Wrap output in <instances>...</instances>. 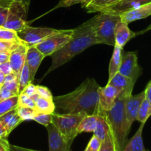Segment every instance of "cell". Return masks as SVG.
I'll return each instance as SVG.
<instances>
[{"instance_id": "6da1fadb", "label": "cell", "mask_w": 151, "mask_h": 151, "mask_svg": "<svg viewBox=\"0 0 151 151\" xmlns=\"http://www.w3.org/2000/svg\"><path fill=\"white\" fill-rule=\"evenodd\" d=\"M100 87L95 80L88 78L72 92L53 97V103L55 108L63 111V114H97Z\"/></svg>"}, {"instance_id": "7a4b0ae2", "label": "cell", "mask_w": 151, "mask_h": 151, "mask_svg": "<svg viewBox=\"0 0 151 151\" xmlns=\"http://www.w3.org/2000/svg\"><path fill=\"white\" fill-rule=\"evenodd\" d=\"M95 44H98L89 19L74 29L73 35L70 41L64 47L52 55L51 66L46 72L44 77L72 60L75 56L81 54L87 48Z\"/></svg>"}, {"instance_id": "3957f363", "label": "cell", "mask_w": 151, "mask_h": 151, "mask_svg": "<svg viewBox=\"0 0 151 151\" xmlns=\"http://www.w3.org/2000/svg\"><path fill=\"white\" fill-rule=\"evenodd\" d=\"M131 94L125 91H121L114 107L107 112L111 133L117 151H122L125 147L127 137L131 130L125 118V105L126 99Z\"/></svg>"}, {"instance_id": "277c9868", "label": "cell", "mask_w": 151, "mask_h": 151, "mask_svg": "<svg viewBox=\"0 0 151 151\" xmlns=\"http://www.w3.org/2000/svg\"><path fill=\"white\" fill-rule=\"evenodd\" d=\"M97 44L115 46V27L120 20L119 15L100 13L90 19Z\"/></svg>"}, {"instance_id": "5b68a950", "label": "cell", "mask_w": 151, "mask_h": 151, "mask_svg": "<svg viewBox=\"0 0 151 151\" xmlns=\"http://www.w3.org/2000/svg\"><path fill=\"white\" fill-rule=\"evenodd\" d=\"M83 114H52V123L61 134L69 145H72L75 137L78 135V128L83 117Z\"/></svg>"}, {"instance_id": "8992f818", "label": "cell", "mask_w": 151, "mask_h": 151, "mask_svg": "<svg viewBox=\"0 0 151 151\" xmlns=\"http://www.w3.org/2000/svg\"><path fill=\"white\" fill-rule=\"evenodd\" d=\"M29 4L21 0H14L9 7L7 19L3 27L19 32L29 26V23L27 22Z\"/></svg>"}, {"instance_id": "52a82bcc", "label": "cell", "mask_w": 151, "mask_h": 151, "mask_svg": "<svg viewBox=\"0 0 151 151\" xmlns=\"http://www.w3.org/2000/svg\"><path fill=\"white\" fill-rule=\"evenodd\" d=\"M73 29H60L58 33L46 38L44 41L35 46L45 57L52 55L56 51L64 47L72 38Z\"/></svg>"}, {"instance_id": "ba28073f", "label": "cell", "mask_w": 151, "mask_h": 151, "mask_svg": "<svg viewBox=\"0 0 151 151\" xmlns=\"http://www.w3.org/2000/svg\"><path fill=\"white\" fill-rule=\"evenodd\" d=\"M60 29L49 27H27L17 32L18 36L22 43L27 47L36 46L46 38L60 32Z\"/></svg>"}, {"instance_id": "9c48e42d", "label": "cell", "mask_w": 151, "mask_h": 151, "mask_svg": "<svg viewBox=\"0 0 151 151\" xmlns=\"http://www.w3.org/2000/svg\"><path fill=\"white\" fill-rule=\"evenodd\" d=\"M119 72L129 78L134 83L137 81L142 73V69L139 65L138 58L135 52H122V60Z\"/></svg>"}, {"instance_id": "30bf717a", "label": "cell", "mask_w": 151, "mask_h": 151, "mask_svg": "<svg viewBox=\"0 0 151 151\" xmlns=\"http://www.w3.org/2000/svg\"><path fill=\"white\" fill-rule=\"evenodd\" d=\"M121 90L111 85L98 88L99 109L108 112L114 106L116 98L120 94Z\"/></svg>"}, {"instance_id": "8fae6325", "label": "cell", "mask_w": 151, "mask_h": 151, "mask_svg": "<svg viewBox=\"0 0 151 151\" xmlns=\"http://www.w3.org/2000/svg\"><path fill=\"white\" fill-rule=\"evenodd\" d=\"M145 98V91L136 95L131 94L126 99L125 105V118L129 128H131L133 122L137 120V114L143 100Z\"/></svg>"}, {"instance_id": "7c38bea8", "label": "cell", "mask_w": 151, "mask_h": 151, "mask_svg": "<svg viewBox=\"0 0 151 151\" xmlns=\"http://www.w3.org/2000/svg\"><path fill=\"white\" fill-rule=\"evenodd\" d=\"M48 132L49 151H70L71 145L66 142L52 123L46 126Z\"/></svg>"}, {"instance_id": "4fadbf2b", "label": "cell", "mask_w": 151, "mask_h": 151, "mask_svg": "<svg viewBox=\"0 0 151 151\" xmlns=\"http://www.w3.org/2000/svg\"><path fill=\"white\" fill-rule=\"evenodd\" d=\"M151 16V2L142 4L134 8L130 9L119 15L121 22L130 24L135 21L145 19Z\"/></svg>"}, {"instance_id": "5bb4252c", "label": "cell", "mask_w": 151, "mask_h": 151, "mask_svg": "<svg viewBox=\"0 0 151 151\" xmlns=\"http://www.w3.org/2000/svg\"><path fill=\"white\" fill-rule=\"evenodd\" d=\"M27 50V46L24 44L23 43H21L16 46L14 50H12L10 54L8 60L13 69V72L18 77L19 76L21 70L25 63Z\"/></svg>"}, {"instance_id": "9a60e30c", "label": "cell", "mask_w": 151, "mask_h": 151, "mask_svg": "<svg viewBox=\"0 0 151 151\" xmlns=\"http://www.w3.org/2000/svg\"><path fill=\"white\" fill-rule=\"evenodd\" d=\"M44 58H45V56L35 46L27 47L25 62L27 63L29 69L31 79L32 81H33L35 74H36L37 71H38V68H39L40 65H41V62Z\"/></svg>"}, {"instance_id": "2e32d148", "label": "cell", "mask_w": 151, "mask_h": 151, "mask_svg": "<svg viewBox=\"0 0 151 151\" xmlns=\"http://www.w3.org/2000/svg\"><path fill=\"white\" fill-rule=\"evenodd\" d=\"M137 34L130 29L128 24L119 21L116 25L114 32L115 45L123 48L124 46Z\"/></svg>"}, {"instance_id": "e0dca14e", "label": "cell", "mask_w": 151, "mask_h": 151, "mask_svg": "<svg viewBox=\"0 0 151 151\" xmlns=\"http://www.w3.org/2000/svg\"><path fill=\"white\" fill-rule=\"evenodd\" d=\"M151 2V0H121L119 2L106 10H103L100 13H108V14L113 15H120L121 13L130 10V9L134 8L142 4H147Z\"/></svg>"}, {"instance_id": "ac0fdd59", "label": "cell", "mask_w": 151, "mask_h": 151, "mask_svg": "<svg viewBox=\"0 0 151 151\" xmlns=\"http://www.w3.org/2000/svg\"><path fill=\"white\" fill-rule=\"evenodd\" d=\"M110 125H109V121L108 119L107 112L99 109L97 126L93 132L94 135L96 136L99 139L103 141L106 138L107 134L110 132Z\"/></svg>"}, {"instance_id": "d6986e66", "label": "cell", "mask_w": 151, "mask_h": 151, "mask_svg": "<svg viewBox=\"0 0 151 151\" xmlns=\"http://www.w3.org/2000/svg\"><path fill=\"white\" fill-rule=\"evenodd\" d=\"M108 85L113 86L116 88H119L121 91H125L132 94L135 83L133 82L131 78L124 76L118 72L112 77L111 79L109 80Z\"/></svg>"}, {"instance_id": "ffe728a7", "label": "cell", "mask_w": 151, "mask_h": 151, "mask_svg": "<svg viewBox=\"0 0 151 151\" xmlns=\"http://www.w3.org/2000/svg\"><path fill=\"white\" fill-rule=\"evenodd\" d=\"M145 123H141L134 137L126 143L122 151H145L142 139V132Z\"/></svg>"}, {"instance_id": "44dd1931", "label": "cell", "mask_w": 151, "mask_h": 151, "mask_svg": "<svg viewBox=\"0 0 151 151\" xmlns=\"http://www.w3.org/2000/svg\"><path fill=\"white\" fill-rule=\"evenodd\" d=\"M0 122L4 125L10 134L23 120L18 114L17 109H15L0 116Z\"/></svg>"}, {"instance_id": "7402d4cb", "label": "cell", "mask_w": 151, "mask_h": 151, "mask_svg": "<svg viewBox=\"0 0 151 151\" xmlns=\"http://www.w3.org/2000/svg\"><path fill=\"white\" fill-rule=\"evenodd\" d=\"M121 0H91L84 6L88 13H100L103 10L114 5Z\"/></svg>"}, {"instance_id": "603a6c76", "label": "cell", "mask_w": 151, "mask_h": 151, "mask_svg": "<svg viewBox=\"0 0 151 151\" xmlns=\"http://www.w3.org/2000/svg\"><path fill=\"white\" fill-rule=\"evenodd\" d=\"M123 48H121L119 46L115 45L112 57L111 58L110 63H109V81L111 79L112 77L119 72V66L121 64V60H122V52Z\"/></svg>"}, {"instance_id": "cb8c5ba5", "label": "cell", "mask_w": 151, "mask_h": 151, "mask_svg": "<svg viewBox=\"0 0 151 151\" xmlns=\"http://www.w3.org/2000/svg\"><path fill=\"white\" fill-rule=\"evenodd\" d=\"M98 114L94 115H86L81 120L78 128V134L83 132H94L97 126Z\"/></svg>"}, {"instance_id": "d4e9b609", "label": "cell", "mask_w": 151, "mask_h": 151, "mask_svg": "<svg viewBox=\"0 0 151 151\" xmlns=\"http://www.w3.org/2000/svg\"><path fill=\"white\" fill-rule=\"evenodd\" d=\"M35 109L38 113L53 114L55 110V106L53 100L38 97L35 100Z\"/></svg>"}, {"instance_id": "484cf974", "label": "cell", "mask_w": 151, "mask_h": 151, "mask_svg": "<svg viewBox=\"0 0 151 151\" xmlns=\"http://www.w3.org/2000/svg\"><path fill=\"white\" fill-rule=\"evenodd\" d=\"M2 86L14 93L16 95H19V77L14 72L8 75H6Z\"/></svg>"}, {"instance_id": "4316f807", "label": "cell", "mask_w": 151, "mask_h": 151, "mask_svg": "<svg viewBox=\"0 0 151 151\" xmlns=\"http://www.w3.org/2000/svg\"><path fill=\"white\" fill-rule=\"evenodd\" d=\"M151 116V104L145 98L143 100L138 114H137V120L140 122V123H146L147 119Z\"/></svg>"}, {"instance_id": "83f0119b", "label": "cell", "mask_w": 151, "mask_h": 151, "mask_svg": "<svg viewBox=\"0 0 151 151\" xmlns=\"http://www.w3.org/2000/svg\"><path fill=\"white\" fill-rule=\"evenodd\" d=\"M32 83V79H31L30 76V72H29V69L28 67L27 64L25 62L24 64L23 67H22V70H21L20 74L19 76V94L22 92L24 90V88L27 86L29 83Z\"/></svg>"}, {"instance_id": "f1b7e54d", "label": "cell", "mask_w": 151, "mask_h": 151, "mask_svg": "<svg viewBox=\"0 0 151 151\" xmlns=\"http://www.w3.org/2000/svg\"><path fill=\"white\" fill-rule=\"evenodd\" d=\"M19 106V95H16L7 100L0 101V116L10 111L17 108Z\"/></svg>"}, {"instance_id": "f546056e", "label": "cell", "mask_w": 151, "mask_h": 151, "mask_svg": "<svg viewBox=\"0 0 151 151\" xmlns=\"http://www.w3.org/2000/svg\"><path fill=\"white\" fill-rule=\"evenodd\" d=\"M0 41H9V42L21 44L22 41L18 36L17 32L13 29H7L3 27H0Z\"/></svg>"}, {"instance_id": "4dcf8cb0", "label": "cell", "mask_w": 151, "mask_h": 151, "mask_svg": "<svg viewBox=\"0 0 151 151\" xmlns=\"http://www.w3.org/2000/svg\"><path fill=\"white\" fill-rule=\"evenodd\" d=\"M16 109H17L18 114H19V115L23 121L31 120V119L32 120L34 116L38 113L36 110H35V109H34V108L18 106Z\"/></svg>"}, {"instance_id": "1f68e13d", "label": "cell", "mask_w": 151, "mask_h": 151, "mask_svg": "<svg viewBox=\"0 0 151 151\" xmlns=\"http://www.w3.org/2000/svg\"><path fill=\"white\" fill-rule=\"evenodd\" d=\"M98 151H117L111 131L102 141L101 146Z\"/></svg>"}, {"instance_id": "d6a6232c", "label": "cell", "mask_w": 151, "mask_h": 151, "mask_svg": "<svg viewBox=\"0 0 151 151\" xmlns=\"http://www.w3.org/2000/svg\"><path fill=\"white\" fill-rule=\"evenodd\" d=\"M14 0H0V27H3L7 19L9 7Z\"/></svg>"}, {"instance_id": "836d02e7", "label": "cell", "mask_w": 151, "mask_h": 151, "mask_svg": "<svg viewBox=\"0 0 151 151\" xmlns=\"http://www.w3.org/2000/svg\"><path fill=\"white\" fill-rule=\"evenodd\" d=\"M52 114L37 113L32 120L46 127L52 123Z\"/></svg>"}, {"instance_id": "e575fe53", "label": "cell", "mask_w": 151, "mask_h": 151, "mask_svg": "<svg viewBox=\"0 0 151 151\" xmlns=\"http://www.w3.org/2000/svg\"><path fill=\"white\" fill-rule=\"evenodd\" d=\"M19 106L35 109V102L30 97H28L24 93H20L19 94Z\"/></svg>"}, {"instance_id": "d590c367", "label": "cell", "mask_w": 151, "mask_h": 151, "mask_svg": "<svg viewBox=\"0 0 151 151\" xmlns=\"http://www.w3.org/2000/svg\"><path fill=\"white\" fill-rule=\"evenodd\" d=\"M18 44H19L9 42V41H0V52H6L10 54L12 50H14Z\"/></svg>"}, {"instance_id": "8d00e7d4", "label": "cell", "mask_w": 151, "mask_h": 151, "mask_svg": "<svg viewBox=\"0 0 151 151\" xmlns=\"http://www.w3.org/2000/svg\"><path fill=\"white\" fill-rule=\"evenodd\" d=\"M36 90L37 94H38L39 97L53 100V96L52 95L51 91L49 90L48 88L45 86H36Z\"/></svg>"}, {"instance_id": "74e56055", "label": "cell", "mask_w": 151, "mask_h": 151, "mask_svg": "<svg viewBox=\"0 0 151 151\" xmlns=\"http://www.w3.org/2000/svg\"><path fill=\"white\" fill-rule=\"evenodd\" d=\"M101 140L99 139L96 136L93 134V137L90 139L89 142H88V145H87V147L91 151H98L100 146H101Z\"/></svg>"}, {"instance_id": "f35d334b", "label": "cell", "mask_w": 151, "mask_h": 151, "mask_svg": "<svg viewBox=\"0 0 151 151\" xmlns=\"http://www.w3.org/2000/svg\"><path fill=\"white\" fill-rule=\"evenodd\" d=\"M83 2V0H60L58 4L53 8V10L58 7H70V6L74 5L76 4H82Z\"/></svg>"}, {"instance_id": "ab89813d", "label": "cell", "mask_w": 151, "mask_h": 151, "mask_svg": "<svg viewBox=\"0 0 151 151\" xmlns=\"http://www.w3.org/2000/svg\"><path fill=\"white\" fill-rule=\"evenodd\" d=\"M21 93H24V94H26L28 97H32V96L35 95V94H37L36 86L32 84V83H30L28 84V85L24 88V90Z\"/></svg>"}, {"instance_id": "60d3db41", "label": "cell", "mask_w": 151, "mask_h": 151, "mask_svg": "<svg viewBox=\"0 0 151 151\" xmlns=\"http://www.w3.org/2000/svg\"><path fill=\"white\" fill-rule=\"evenodd\" d=\"M16 95V94H15L14 93L9 91V90H7V88H5L4 87H3L1 86V88H0V101L7 100V99L10 98L12 97H14Z\"/></svg>"}, {"instance_id": "b9f144b4", "label": "cell", "mask_w": 151, "mask_h": 151, "mask_svg": "<svg viewBox=\"0 0 151 151\" xmlns=\"http://www.w3.org/2000/svg\"><path fill=\"white\" fill-rule=\"evenodd\" d=\"M0 72H2L5 76L13 73V69H12V67L10 66V63L9 62V60L0 64Z\"/></svg>"}, {"instance_id": "7bdbcfd3", "label": "cell", "mask_w": 151, "mask_h": 151, "mask_svg": "<svg viewBox=\"0 0 151 151\" xmlns=\"http://www.w3.org/2000/svg\"><path fill=\"white\" fill-rule=\"evenodd\" d=\"M9 134L2 123L0 122V139L7 140Z\"/></svg>"}, {"instance_id": "ee69618b", "label": "cell", "mask_w": 151, "mask_h": 151, "mask_svg": "<svg viewBox=\"0 0 151 151\" xmlns=\"http://www.w3.org/2000/svg\"><path fill=\"white\" fill-rule=\"evenodd\" d=\"M8 151H40V150H32V149L25 148V147H19V146H16V145H13L10 144Z\"/></svg>"}, {"instance_id": "f6af8a7d", "label": "cell", "mask_w": 151, "mask_h": 151, "mask_svg": "<svg viewBox=\"0 0 151 151\" xmlns=\"http://www.w3.org/2000/svg\"><path fill=\"white\" fill-rule=\"evenodd\" d=\"M145 99L149 101L151 104V81L147 83L145 89Z\"/></svg>"}, {"instance_id": "bcb514c9", "label": "cell", "mask_w": 151, "mask_h": 151, "mask_svg": "<svg viewBox=\"0 0 151 151\" xmlns=\"http://www.w3.org/2000/svg\"><path fill=\"white\" fill-rule=\"evenodd\" d=\"M9 146L10 143L8 140L0 139V151H8Z\"/></svg>"}, {"instance_id": "7dc6e473", "label": "cell", "mask_w": 151, "mask_h": 151, "mask_svg": "<svg viewBox=\"0 0 151 151\" xmlns=\"http://www.w3.org/2000/svg\"><path fill=\"white\" fill-rule=\"evenodd\" d=\"M10 57V53L6 52H0V64L7 61Z\"/></svg>"}, {"instance_id": "c3c4849f", "label": "cell", "mask_w": 151, "mask_h": 151, "mask_svg": "<svg viewBox=\"0 0 151 151\" xmlns=\"http://www.w3.org/2000/svg\"><path fill=\"white\" fill-rule=\"evenodd\" d=\"M4 78H5V75H4L2 72H0V85L1 86H2V84L4 83Z\"/></svg>"}, {"instance_id": "681fc988", "label": "cell", "mask_w": 151, "mask_h": 151, "mask_svg": "<svg viewBox=\"0 0 151 151\" xmlns=\"http://www.w3.org/2000/svg\"><path fill=\"white\" fill-rule=\"evenodd\" d=\"M90 1H91V0H83V2L82 3V7H83L84 6H85L86 4H88Z\"/></svg>"}, {"instance_id": "f907efd6", "label": "cell", "mask_w": 151, "mask_h": 151, "mask_svg": "<svg viewBox=\"0 0 151 151\" xmlns=\"http://www.w3.org/2000/svg\"><path fill=\"white\" fill-rule=\"evenodd\" d=\"M151 29V24L150 25V26L148 27H147V29H146L145 30H144V31H142V32H139V33H143V32H146V31H147V30H149V29Z\"/></svg>"}, {"instance_id": "816d5d0a", "label": "cell", "mask_w": 151, "mask_h": 151, "mask_svg": "<svg viewBox=\"0 0 151 151\" xmlns=\"http://www.w3.org/2000/svg\"><path fill=\"white\" fill-rule=\"evenodd\" d=\"M21 1H25V2H27L29 4V1H30V0H21Z\"/></svg>"}, {"instance_id": "f5cc1de1", "label": "cell", "mask_w": 151, "mask_h": 151, "mask_svg": "<svg viewBox=\"0 0 151 151\" xmlns=\"http://www.w3.org/2000/svg\"><path fill=\"white\" fill-rule=\"evenodd\" d=\"M84 151H91V150H89V149H88V147H86V149H85V150H84Z\"/></svg>"}, {"instance_id": "db71d44e", "label": "cell", "mask_w": 151, "mask_h": 151, "mask_svg": "<svg viewBox=\"0 0 151 151\" xmlns=\"http://www.w3.org/2000/svg\"><path fill=\"white\" fill-rule=\"evenodd\" d=\"M1 85H0V88H1Z\"/></svg>"}, {"instance_id": "11a10c76", "label": "cell", "mask_w": 151, "mask_h": 151, "mask_svg": "<svg viewBox=\"0 0 151 151\" xmlns=\"http://www.w3.org/2000/svg\"><path fill=\"white\" fill-rule=\"evenodd\" d=\"M145 151H148V150H145Z\"/></svg>"}]
</instances>
